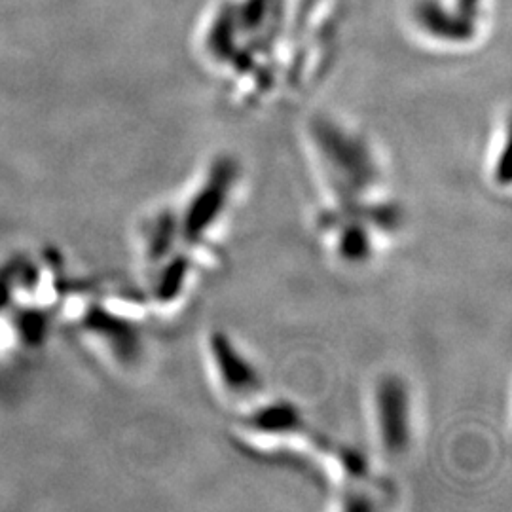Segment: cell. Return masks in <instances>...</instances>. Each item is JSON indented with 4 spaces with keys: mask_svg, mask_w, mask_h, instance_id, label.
Returning a JSON list of instances; mask_svg holds the SVG:
<instances>
[{
    "mask_svg": "<svg viewBox=\"0 0 512 512\" xmlns=\"http://www.w3.org/2000/svg\"><path fill=\"white\" fill-rule=\"evenodd\" d=\"M308 150L327 203L355 205L387 198L384 164L361 133L315 118L308 128Z\"/></svg>",
    "mask_w": 512,
    "mask_h": 512,
    "instance_id": "1",
    "label": "cell"
},
{
    "mask_svg": "<svg viewBox=\"0 0 512 512\" xmlns=\"http://www.w3.org/2000/svg\"><path fill=\"white\" fill-rule=\"evenodd\" d=\"M203 266L207 264L202 258L186 247H181L177 253L165 258L162 264L148 270V304L160 311L181 308V304L194 291L196 279Z\"/></svg>",
    "mask_w": 512,
    "mask_h": 512,
    "instance_id": "7",
    "label": "cell"
},
{
    "mask_svg": "<svg viewBox=\"0 0 512 512\" xmlns=\"http://www.w3.org/2000/svg\"><path fill=\"white\" fill-rule=\"evenodd\" d=\"M207 374L222 401L238 412L266 397L264 374L255 359L224 329L207 332L203 342Z\"/></svg>",
    "mask_w": 512,
    "mask_h": 512,
    "instance_id": "6",
    "label": "cell"
},
{
    "mask_svg": "<svg viewBox=\"0 0 512 512\" xmlns=\"http://www.w3.org/2000/svg\"><path fill=\"white\" fill-rule=\"evenodd\" d=\"M183 245L175 207H164L148 217L141 232V251L147 270L162 264Z\"/></svg>",
    "mask_w": 512,
    "mask_h": 512,
    "instance_id": "8",
    "label": "cell"
},
{
    "mask_svg": "<svg viewBox=\"0 0 512 512\" xmlns=\"http://www.w3.org/2000/svg\"><path fill=\"white\" fill-rule=\"evenodd\" d=\"M234 433L239 444L256 456L302 454L308 458L319 431L298 404L289 399L264 397L239 412Z\"/></svg>",
    "mask_w": 512,
    "mask_h": 512,
    "instance_id": "4",
    "label": "cell"
},
{
    "mask_svg": "<svg viewBox=\"0 0 512 512\" xmlns=\"http://www.w3.org/2000/svg\"><path fill=\"white\" fill-rule=\"evenodd\" d=\"M315 228L338 264L363 268L376 260L389 239L399 234L403 213L389 198L355 205L325 203L315 217Z\"/></svg>",
    "mask_w": 512,
    "mask_h": 512,
    "instance_id": "2",
    "label": "cell"
},
{
    "mask_svg": "<svg viewBox=\"0 0 512 512\" xmlns=\"http://www.w3.org/2000/svg\"><path fill=\"white\" fill-rule=\"evenodd\" d=\"M241 184V165L232 156H219L203 169L184 202L175 207L186 249L213 264L215 236L228 217Z\"/></svg>",
    "mask_w": 512,
    "mask_h": 512,
    "instance_id": "3",
    "label": "cell"
},
{
    "mask_svg": "<svg viewBox=\"0 0 512 512\" xmlns=\"http://www.w3.org/2000/svg\"><path fill=\"white\" fill-rule=\"evenodd\" d=\"M368 412L380 456L406 458L416 440V404L408 380L397 372L380 374L370 389Z\"/></svg>",
    "mask_w": 512,
    "mask_h": 512,
    "instance_id": "5",
    "label": "cell"
}]
</instances>
